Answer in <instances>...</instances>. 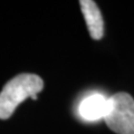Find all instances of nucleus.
<instances>
[{
	"label": "nucleus",
	"mask_w": 134,
	"mask_h": 134,
	"mask_svg": "<svg viewBox=\"0 0 134 134\" xmlns=\"http://www.w3.org/2000/svg\"><path fill=\"white\" fill-rule=\"evenodd\" d=\"M43 88L44 81L36 74L24 73L11 78L0 92V120H8L28 97L37 99Z\"/></svg>",
	"instance_id": "1"
},
{
	"label": "nucleus",
	"mask_w": 134,
	"mask_h": 134,
	"mask_svg": "<svg viewBox=\"0 0 134 134\" xmlns=\"http://www.w3.org/2000/svg\"><path fill=\"white\" fill-rule=\"evenodd\" d=\"M104 122L116 134H134V98L125 92L110 96V110Z\"/></svg>",
	"instance_id": "2"
},
{
	"label": "nucleus",
	"mask_w": 134,
	"mask_h": 134,
	"mask_svg": "<svg viewBox=\"0 0 134 134\" xmlns=\"http://www.w3.org/2000/svg\"><path fill=\"white\" fill-rule=\"evenodd\" d=\"M110 110V97L95 93L87 95L78 105V115L86 122H98L106 117Z\"/></svg>",
	"instance_id": "3"
},
{
	"label": "nucleus",
	"mask_w": 134,
	"mask_h": 134,
	"mask_svg": "<svg viewBox=\"0 0 134 134\" xmlns=\"http://www.w3.org/2000/svg\"><path fill=\"white\" fill-rule=\"evenodd\" d=\"M79 5L91 37L99 40L104 36V20L98 6L93 0H81Z\"/></svg>",
	"instance_id": "4"
}]
</instances>
